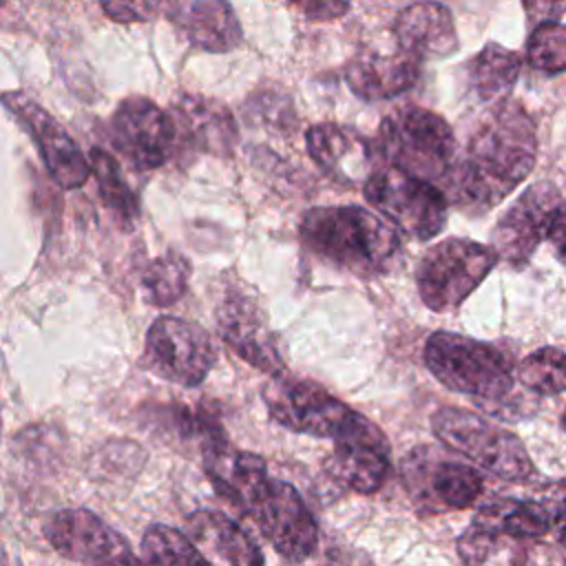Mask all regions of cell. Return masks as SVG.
Here are the masks:
<instances>
[{
    "label": "cell",
    "instance_id": "obj_7",
    "mask_svg": "<svg viewBox=\"0 0 566 566\" xmlns=\"http://www.w3.org/2000/svg\"><path fill=\"white\" fill-rule=\"evenodd\" d=\"M261 398L274 422L314 438L338 440L365 420L363 413L347 407L318 382L290 376L287 371L274 374L263 387Z\"/></svg>",
    "mask_w": 566,
    "mask_h": 566
},
{
    "label": "cell",
    "instance_id": "obj_31",
    "mask_svg": "<svg viewBox=\"0 0 566 566\" xmlns=\"http://www.w3.org/2000/svg\"><path fill=\"white\" fill-rule=\"evenodd\" d=\"M517 378L535 394H562L566 391V354L557 347L535 349L520 363Z\"/></svg>",
    "mask_w": 566,
    "mask_h": 566
},
{
    "label": "cell",
    "instance_id": "obj_8",
    "mask_svg": "<svg viewBox=\"0 0 566 566\" xmlns=\"http://www.w3.org/2000/svg\"><path fill=\"white\" fill-rule=\"evenodd\" d=\"M493 245L471 239H444L431 245L416 265L420 301L433 312L458 307L493 270L497 261Z\"/></svg>",
    "mask_w": 566,
    "mask_h": 566
},
{
    "label": "cell",
    "instance_id": "obj_34",
    "mask_svg": "<svg viewBox=\"0 0 566 566\" xmlns=\"http://www.w3.org/2000/svg\"><path fill=\"white\" fill-rule=\"evenodd\" d=\"M294 9L314 22L336 20L347 13L352 0H290Z\"/></svg>",
    "mask_w": 566,
    "mask_h": 566
},
{
    "label": "cell",
    "instance_id": "obj_27",
    "mask_svg": "<svg viewBox=\"0 0 566 566\" xmlns=\"http://www.w3.org/2000/svg\"><path fill=\"white\" fill-rule=\"evenodd\" d=\"M88 159L93 166V177L97 181V192L102 203L111 210V214L119 221V226L130 230L139 219V201L133 188L128 186V181L124 179L117 159H113L111 153L97 146L88 150Z\"/></svg>",
    "mask_w": 566,
    "mask_h": 566
},
{
    "label": "cell",
    "instance_id": "obj_13",
    "mask_svg": "<svg viewBox=\"0 0 566 566\" xmlns=\"http://www.w3.org/2000/svg\"><path fill=\"white\" fill-rule=\"evenodd\" d=\"M221 340L245 363L270 376L285 371L279 334L261 303L241 285H228L214 310Z\"/></svg>",
    "mask_w": 566,
    "mask_h": 566
},
{
    "label": "cell",
    "instance_id": "obj_25",
    "mask_svg": "<svg viewBox=\"0 0 566 566\" xmlns=\"http://www.w3.org/2000/svg\"><path fill=\"white\" fill-rule=\"evenodd\" d=\"M473 522L515 539H528L548 533L553 526V513L539 502L495 500L482 506Z\"/></svg>",
    "mask_w": 566,
    "mask_h": 566
},
{
    "label": "cell",
    "instance_id": "obj_35",
    "mask_svg": "<svg viewBox=\"0 0 566 566\" xmlns=\"http://www.w3.org/2000/svg\"><path fill=\"white\" fill-rule=\"evenodd\" d=\"M531 22L559 20L566 13V0H522Z\"/></svg>",
    "mask_w": 566,
    "mask_h": 566
},
{
    "label": "cell",
    "instance_id": "obj_17",
    "mask_svg": "<svg viewBox=\"0 0 566 566\" xmlns=\"http://www.w3.org/2000/svg\"><path fill=\"white\" fill-rule=\"evenodd\" d=\"M391 469V447L378 424L365 418L354 431L334 440L325 458V471L332 480L356 493H376Z\"/></svg>",
    "mask_w": 566,
    "mask_h": 566
},
{
    "label": "cell",
    "instance_id": "obj_6",
    "mask_svg": "<svg viewBox=\"0 0 566 566\" xmlns=\"http://www.w3.org/2000/svg\"><path fill=\"white\" fill-rule=\"evenodd\" d=\"M367 203L398 230L418 241H429L447 226L449 199L429 179L416 177L391 164L378 166L363 184Z\"/></svg>",
    "mask_w": 566,
    "mask_h": 566
},
{
    "label": "cell",
    "instance_id": "obj_26",
    "mask_svg": "<svg viewBox=\"0 0 566 566\" xmlns=\"http://www.w3.org/2000/svg\"><path fill=\"white\" fill-rule=\"evenodd\" d=\"M520 66L522 62L517 53L491 42L471 62V71H469L471 88L484 102H500L515 86Z\"/></svg>",
    "mask_w": 566,
    "mask_h": 566
},
{
    "label": "cell",
    "instance_id": "obj_37",
    "mask_svg": "<svg viewBox=\"0 0 566 566\" xmlns=\"http://www.w3.org/2000/svg\"><path fill=\"white\" fill-rule=\"evenodd\" d=\"M553 526H555L557 539L566 546V495L559 500L557 509L553 511Z\"/></svg>",
    "mask_w": 566,
    "mask_h": 566
},
{
    "label": "cell",
    "instance_id": "obj_10",
    "mask_svg": "<svg viewBox=\"0 0 566 566\" xmlns=\"http://www.w3.org/2000/svg\"><path fill=\"white\" fill-rule=\"evenodd\" d=\"M217 363L210 334L186 318L159 316L146 332L142 365L181 387H199Z\"/></svg>",
    "mask_w": 566,
    "mask_h": 566
},
{
    "label": "cell",
    "instance_id": "obj_1",
    "mask_svg": "<svg viewBox=\"0 0 566 566\" xmlns=\"http://www.w3.org/2000/svg\"><path fill=\"white\" fill-rule=\"evenodd\" d=\"M537 157L535 124L528 113L500 99L469 137L440 181L447 199L469 212H484L500 203L533 168Z\"/></svg>",
    "mask_w": 566,
    "mask_h": 566
},
{
    "label": "cell",
    "instance_id": "obj_9",
    "mask_svg": "<svg viewBox=\"0 0 566 566\" xmlns=\"http://www.w3.org/2000/svg\"><path fill=\"white\" fill-rule=\"evenodd\" d=\"M400 475L413 504L424 513L467 509L484 491L478 469L447 458L431 444L413 447L402 458Z\"/></svg>",
    "mask_w": 566,
    "mask_h": 566
},
{
    "label": "cell",
    "instance_id": "obj_16",
    "mask_svg": "<svg viewBox=\"0 0 566 566\" xmlns=\"http://www.w3.org/2000/svg\"><path fill=\"white\" fill-rule=\"evenodd\" d=\"M557 212V188L546 181L533 184L515 199V203L495 223L491 234L493 250L504 263L522 268L531 259L535 248L544 239H548V230Z\"/></svg>",
    "mask_w": 566,
    "mask_h": 566
},
{
    "label": "cell",
    "instance_id": "obj_4",
    "mask_svg": "<svg viewBox=\"0 0 566 566\" xmlns=\"http://www.w3.org/2000/svg\"><path fill=\"white\" fill-rule=\"evenodd\" d=\"M376 146L387 164L438 186L458 157L451 126L438 113L416 104L398 106L382 117Z\"/></svg>",
    "mask_w": 566,
    "mask_h": 566
},
{
    "label": "cell",
    "instance_id": "obj_23",
    "mask_svg": "<svg viewBox=\"0 0 566 566\" xmlns=\"http://www.w3.org/2000/svg\"><path fill=\"white\" fill-rule=\"evenodd\" d=\"M394 40L420 60L449 55L458 46L453 18L440 2H416L402 9L394 22Z\"/></svg>",
    "mask_w": 566,
    "mask_h": 566
},
{
    "label": "cell",
    "instance_id": "obj_11",
    "mask_svg": "<svg viewBox=\"0 0 566 566\" xmlns=\"http://www.w3.org/2000/svg\"><path fill=\"white\" fill-rule=\"evenodd\" d=\"M245 515L259 526L261 535L287 562L307 559L318 544V524L301 493L276 478H265L252 497Z\"/></svg>",
    "mask_w": 566,
    "mask_h": 566
},
{
    "label": "cell",
    "instance_id": "obj_20",
    "mask_svg": "<svg viewBox=\"0 0 566 566\" xmlns=\"http://www.w3.org/2000/svg\"><path fill=\"white\" fill-rule=\"evenodd\" d=\"M170 115L177 124V137L186 146L228 157L237 144V124L232 113L217 99L186 93L175 99Z\"/></svg>",
    "mask_w": 566,
    "mask_h": 566
},
{
    "label": "cell",
    "instance_id": "obj_19",
    "mask_svg": "<svg viewBox=\"0 0 566 566\" xmlns=\"http://www.w3.org/2000/svg\"><path fill=\"white\" fill-rule=\"evenodd\" d=\"M420 62L418 55L402 49L398 42L389 51L365 46L349 60L345 82L360 99H391L418 82Z\"/></svg>",
    "mask_w": 566,
    "mask_h": 566
},
{
    "label": "cell",
    "instance_id": "obj_24",
    "mask_svg": "<svg viewBox=\"0 0 566 566\" xmlns=\"http://www.w3.org/2000/svg\"><path fill=\"white\" fill-rule=\"evenodd\" d=\"M188 535L201 551H208V559L237 566H252L265 562L259 544L221 511H195L188 517Z\"/></svg>",
    "mask_w": 566,
    "mask_h": 566
},
{
    "label": "cell",
    "instance_id": "obj_28",
    "mask_svg": "<svg viewBox=\"0 0 566 566\" xmlns=\"http://www.w3.org/2000/svg\"><path fill=\"white\" fill-rule=\"evenodd\" d=\"M190 279V263L179 252H166L153 259L142 272V294L148 305L168 307L177 303Z\"/></svg>",
    "mask_w": 566,
    "mask_h": 566
},
{
    "label": "cell",
    "instance_id": "obj_15",
    "mask_svg": "<svg viewBox=\"0 0 566 566\" xmlns=\"http://www.w3.org/2000/svg\"><path fill=\"white\" fill-rule=\"evenodd\" d=\"M2 102L38 144L51 179L64 190L84 186L93 175V166L69 130L24 93H4Z\"/></svg>",
    "mask_w": 566,
    "mask_h": 566
},
{
    "label": "cell",
    "instance_id": "obj_36",
    "mask_svg": "<svg viewBox=\"0 0 566 566\" xmlns=\"http://www.w3.org/2000/svg\"><path fill=\"white\" fill-rule=\"evenodd\" d=\"M548 241L553 243L557 259L566 263V208H559V212L555 214L553 226L548 230Z\"/></svg>",
    "mask_w": 566,
    "mask_h": 566
},
{
    "label": "cell",
    "instance_id": "obj_21",
    "mask_svg": "<svg viewBox=\"0 0 566 566\" xmlns=\"http://www.w3.org/2000/svg\"><path fill=\"white\" fill-rule=\"evenodd\" d=\"M170 22L197 49L226 53L241 44V22L228 0H172Z\"/></svg>",
    "mask_w": 566,
    "mask_h": 566
},
{
    "label": "cell",
    "instance_id": "obj_38",
    "mask_svg": "<svg viewBox=\"0 0 566 566\" xmlns=\"http://www.w3.org/2000/svg\"><path fill=\"white\" fill-rule=\"evenodd\" d=\"M562 422H564V429H566V411H564V418H562Z\"/></svg>",
    "mask_w": 566,
    "mask_h": 566
},
{
    "label": "cell",
    "instance_id": "obj_14",
    "mask_svg": "<svg viewBox=\"0 0 566 566\" xmlns=\"http://www.w3.org/2000/svg\"><path fill=\"white\" fill-rule=\"evenodd\" d=\"M46 542L66 559L80 564H137L126 537L88 509H62L42 524Z\"/></svg>",
    "mask_w": 566,
    "mask_h": 566
},
{
    "label": "cell",
    "instance_id": "obj_32",
    "mask_svg": "<svg viewBox=\"0 0 566 566\" xmlns=\"http://www.w3.org/2000/svg\"><path fill=\"white\" fill-rule=\"evenodd\" d=\"M526 57L544 73L566 71V27L557 20L539 22L528 38Z\"/></svg>",
    "mask_w": 566,
    "mask_h": 566
},
{
    "label": "cell",
    "instance_id": "obj_22",
    "mask_svg": "<svg viewBox=\"0 0 566 566\" xmlns=\"http://www.w3.org/2000/svg\"><path fill=\"white\" fill-rule=\"evenodd\" d=\"M203 471L214 491L245 515L252 497L268 478V464L261 455L234 449L228 440L201 451Z\"/></svg>",
    "mask_w": 566,
    "mask_h": 566
},
{
    "label": "cell",
    "instance_id": "obj_3",
    "mask_svg": "<svg viewBox=\"0 0 566 566\" xmlns=\"http://www.w3.org/2000/svg\"><path fill=\"white\" fill-rule=\"evenodd\" d=\"M424 365L447 389L497 402L513 389V365L495 345L455 332H433L424 343Z\"/></svg>",
    "mask_w": 566,
    "mask_h": 566
},
{
    "label": "cell",
    "instance_id": "obj_12",
    "mask_svg": "<svg viewBox=\"0 0 566 566\" xmlns=\"http://www.w3.org/2000/svg\"><path fill=\"white\" fill-rule=\"evenodd\" d=\"M108 133L113 148L139 172L164 166L179 142L172 115L142 95L119 102L111 117Z\"/></svg>",
    "mask_w": 566,
    "mask_h": 566
},
{
    "label": "cell",
    "instance_id": "obj_29",
    "mask_svg": "<svg viewBox=\"0 0 566 566\" xmlns=\"http://www.w3.org/2000/svg\"><path fill=\"white\" fill-rule=\"evenodd\" d=\"M142 562L148 564H195L210 562L190 535L166 524H153L142 537Z\"/></svg>",
    "mask_w": 566,
    "mask_h": 566
},
{
    "label": "cell",
    "instance_id": "obj_30",
    "mask_svg": "<svg viewBox=\"0 0 566 566\" xmlns=\"http://www.w3.org/2000/svg\"><path fill=\"white\" fill-rule=\"evenodd\" d=\"M515 542H517L515 537L502 535L478 522H471V526L458 539V555L467 564H491V562L517 564L524 557L515 546Z\"/></svg>",
    "mask_w": 566,
    "mask_h": 566
},
{
    "label": "cell",
    "instance_id": "obj_2",
    "mask_svg": "<svg viewBox=\"0 0 566 566\" xmlns=\"http://www.w3.org/2000/svg\"><path fill=\"white\" fill-rule=\"evenodd\" d=\"M298 237L318 259L360 279L389 272L402 248L396 226L360 206L312 208L301 219Z\"/></svg>",
    "mask_w": 566,
    "mask_h": 566
},
{
    "label": "cell",
    "instance_id": "obj_5",
    "mask_svg": "<svg viewBox=\"0 0 566 566\" xmlns=\"http://www.w3.org/2000/svg\"><path fill=\"white\" fill-rule=\"evenodd\" d=\"M431 431L444 447L473 460L495 478L524 482L535 473L522 440L473 411L440 407L431 416Z\"/></svg>",
    "mask_w": 566,
    "mask_h": 566
},
{
    "label": "cell",
    "instance_id": "obj_33",
    "mask_svg": "<svg viewBox=\"0 0 566 566\" xmlns=\"http://www.w3.org/2000/svg\"><path fill=\"white\" fill-rule=\"evenodd\" d=\"M104 13L119 24L148 22L159 13H168L172 0H99Z\"/></svg>",
    "mask_w": 566,
    "mask_h": 566
},
{
    "label": "cell",
    "instance_id": "obj_18",
    "mask_svg": "<svg viewBox=\"0 0 566 566\" xmlns=\"http://www.w3.org/2000/svg\"><path fill=\"white\" fill-rule=\"evenodd\" d=\"M305 148L325 175L347 186L365 184L380 166L376 161V155H380L378 146L358 130L332 122L310 126L305 130Z\"/></svg>",
    "mask_w": 566,
    "mask_h": 566
}]
</instances>
